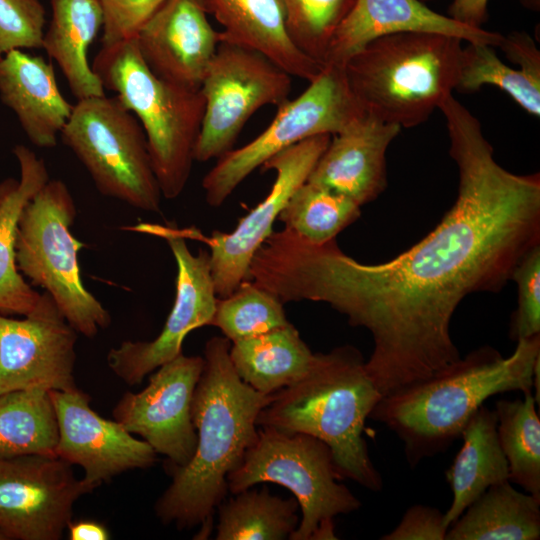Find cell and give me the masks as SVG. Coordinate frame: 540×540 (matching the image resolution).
<instances>
[{"label": "cell", "instance_id": "3957f363", "mask_svg": "<svg viewBox=\"0 0 540 540\" xmlns=\"http://www.w3.org/2000/svg\"><path fill=\"white\" fill-rule=\"evenodd\" d=\"M540 360V335L517 341L503 357L485 345L424 380L382 396L369 418L394 432L404 444L410 466L446 451L474 412L489 397L532 392Z\"/></svg>", "mask_w": 540, "mask_h": 540}, {"label": "cell", "instance_id": "ac0fdd59", "mask_svg": "<svg viewBox=\"0 0 540 540\" xmlns=\"http://www.w3.org/2000/svg\"><path fill=\"white\" fill-rule=\"evenodd\" d=\"M208 14L205 0H165L142 25L134 39L156 76L200 89L221 42Z\"/></svg>", "mask_w": 540, "mask_h": 540}, {"label": "cell", "instance_id": "9c48e42d", "mask_svg": "<svg viewBox=\"0 0 540 540\" xmlns=\"http://www.w3.org/2000/svg\"><path fill=\"white\" fill-rule=\"evenodd\" d=\"M60 136L101 194L139 210L160 211L162 193L145 133L116 96L77 100Z\"/></svg>", "mask_w": 540, "mask_h": 540}, {"label": "cell", "instance_id": "8992f818", "mask_svg": "<svg viewBox=\"0 0 540 540\" xmlns=\"http://www.w3.org/2000/svg\"><path fill=\"white\" fill-rule=\"evenodd\" d=\"M92 68L105 89L139 121L162 196L177 198L185 189L205 110L200 89L176 85L146 65L135 39L102 46Z\"/></svg>", "mask_w": 540, "mask_h": 540}, {"label": "cell", "instance_id": "5b68a950", "mask_svg": "<svg viewBox=\"0 0 540 540\" xmlns=\"http://www.w3.org/2000/svg\"><path fill=\"white\" fill-rule=\"evenodd\" d=\"M462 42L427 32L376 38L343 67L350 91L377 119L401 128L418 126L455 90Z\"/></svg>", "mask_w": 540, "mask_h": 540}, {"label": "cell", "instance_id": "4fadbf2b", "mask_svg": "<svg viewBox=\"0 0 540 540\" xmlns=\"http://www.w3.org/2000/svg\"><path fill=\"white\" fill-rule=\"evenodd\" d=\"M94 489L56 456H0V533L6 540H59L76 501Z\"/></svg>", "mask_w": 540, "mask_h": 540}, {"label": "cell", "instance_id": "277c9868", "mask_svg": "<svg viewBox=\"0 0 540 540\" xmlns=\"http://www.w3.org/2000/svg\"><path fill=\"white\" fill-rule=\"evenodd\" d=\"M381 397L361 352L344 345L328 353H315L301 379L273 393L256 424L320 439L329 446L340 479L348 478L376 492L382 489L383 481L363 432Z\"/></svg>", "mask_w": 540, "mask_h": 540}, {"label": "cell", "instance_id": "74e56055", "mask_svg": "<svg viewBox=\"0 0 540 540\" xmlns=\"http://www.w3.org/2000/svg\"><path fill=\"white\" fill-rule=\"evenodd\" d=\"M449 526L444 513L437 508L422 504L411 506L399 524L382 540H445Z\"/></svg>", "mask_w": 540, "mask_h": 540}, {"label": "cell", "instance_id": "44dd1931", "mask_svg": "<svg viewBox=\"0 0 540 540\" xmlns=\"http://www.w3.org/2000/svg\"><path fill=\"white\" fill-rule=\"evenodd\" d=\"M0 99L39 148L57 145L74 106L61 93L53 65L24 50L0 58Z\"/></svg>", "mask_w": 540, "mask_h": 540}, {"label": "cell", "instance_id": "d590c367", "mask_svg": "<svg viewBox=\"0 0 540 540\" xmlns=\"http://www.w3.org/2000/svg\"><path fill=\"white\" fill-rule=\"evenodd\" d=\"M511 280L518 288V305L510 324L516 342L540 335V244L528 251L516 266Z\"/></svg>", "mask_w": 540, "mask_h": 540}, {"label": "cell", "instance_id": "f35d334b", "mask_svg": "<svg viewBox=\"0 0 540 540\" xmlns=\"http://www.w3.org/2000/svg\"><path fill=\"white\" fill-rule=\"evenodd\" d=\"M499 47L511 62L520 66V70L540 79V52L528 34L512 32L503 36Z\"/></svg>", "mask_w": 540, "mask_h": 540}, {"label": "cell", "instance_id": "52a82bcc", "mask_svg": "<svg viewBox=\"0 0 540 540\" xmlns=\"http://www.w3.org/2000/svg\"><path fill=\"white\" fill-rule=\"evenodd\" d=\"M76 215L67 185L49 179L20 214L16 263L33 285L52 297L78 334L93 338L109 327L111 316L82 282L78 253L84 245L70 230Z\"/></svg>", "mask_w": 540, "mask_h": 540}, {"label": "cell", "instance_id": "e575fe53", "mask_svg": "<svg viewBox=\"0 0 540 540\" xmlns=\"http://www.w3.org/2000/svg\"><path fill=\"white\" fill-rule=\"evenodd\" d=\"M45 25L40 0H0V58L13 50L42 48Z\"/></svg>", "mask_w": 540, "mask_h": 540}, {"label": "cell", "instance_id": "f1b7e54d", "mask_svg": "<svg viewBox=\"0 0 540 540\" xmlns=\"http://www.w3.org/2000/svg\"><path fill=\"white\" fill-rule=\"evenodd\" d=\"M298 502L272 495L268 489H246L220 503L217 540H282L290 538L299 520Z\"/></svg>", "mask_w": 540, "mask_h": 540}, {"label": "cell", "instance_id": "7c38bea8", "mask_svg": "<svg viewBox=\"0 0 540 540\" xmlns=\"http://www.w3.org/2000/svg\"><path fill=\"white\" fill-rule=\"evenodd\" d=\"M134 229L166 240L176 261L177 276L175 300L159 335L151 341H124L107 354L109 368L130 386L141 383L182 353L188 333L210 326L217 301L208 252L201 249L193 254L183 231L174 226L143 223Z\"/></svg>", "mask_w": 540, "mask_h": 540}, {"label": "cell", "instance_id": "2e32d148", "mask_svg": "<svg viewBox=\"0 0 540 540\" xmlns=\"http://www.w3.org/2000/svg\"><path fill=\"white\" fill-rule=\"evenodd\" d=\"M22 319L0 314V394L39 387L77 388L74 378L78 332L44 291Z\"/></svg>", "mask_w": 540, "mask_h": 540}, {"label": "cell", "instance_id": "6da1fadb", "mask_svg": "<svg viewBox=\"0 0 540 540\" xmlns=\"http://www.w3.org/2000/svg\"><path fill=\"white\" fill-rule=\"evenodd\" d=\"M458 166L455 203L440 223L393 259L365 264L336 240L315 245L283 228L252 259L250 277L283 304L323 302L367 329L365 368L387 395L460 359L450 333L461 301L498 292L540 244V175L501 167L479 120L453 95L439 106Z\"/></svg>", "mask_w": 540, "mask_h": 540}, {"label": "cell", "instance_id": "603a6c76", "mask_svg": "<svg viewBox=\"0 0 540 540\" xmlns=\"http://www.w3.org/2000/svg\"><path fill=\"white\" fill-rule=\"evenodd\" d=\"M13 153L20 167V179L0 182V314L5 316L30 314L41 295L20 274L16 263V233L20 214L49 180L43 159L19 144Z\"/></svg>", "mask_w": 540, "mask_h": 540}, {"label": "cell", "instance_id": "f546056e", "mask_svg": "<svg viewBox=\"0 0 540 540\" xmlns=\"http://www.w3.org/2000/svg\"><path fill=\"white\" fill-rule=\"evenodd\" d=\"M523 399L499 400L497 434L509 468V482L540 500V419L532 392Z\"/></svg>", "mask_w": 540, "mask_h": 540}, {"label": "cell", "instance_id": "7a4b0ae2", "mask_svg": "<svg viewBox=\"0 0 540 540\" xmlns=\"http://www.w3.org/2000/svg\"><path fill=\"white\" fill-rule=\"evenodd\" d=\"M230 346L224 336L205 344L203 370L191 404L195 452L186 465L169 468L172 482L155 503L159 520L180 530L208 526L227 494V476L257 439L258 414L273 397L239 378Z\"/></svg>", "mask_w": 540, "mask_h": 540}, {"label": "cell", "instance_id": "ee69618b", "mask_svg": "<svg viewBox=\"0 0 540 540\" xmlns=\"http://www.w3.org/2000/svg\"><path fill=\"white\" fill-rule=\"evenodd\" d=\"M420 1H422V2L426 3V2H429V1H434V0H420Z\"/></svg>", "mask_w": 540, "mask_h": 540}, {"label": "cell", "instance_id": "836d02e7", "mask_svg": "<svg viewBox=\"0 0 540 540\" xmlns=\"http://www.w3.org/2000/svg\"><path fill=\"white\" fill-rule=\"evenodd\" d=\"M355 2L356 0H285L286 25L292 42L301 52L322 65L333 34Z\"/></svg>", "mask_w": 540, "mask_h": 540}, {"label": "cell", "instance_id": "ffe728a7", "mask_svg": "<svg viewBox=\"0 0 540 540\" xmlns=\"http://www.w3.org/2000/svg\"><path fill=\"white\" fill-rule=\"evenodd\" d=\"M401 127L363 111L331 136L307 181L363 206L386 188V152Z\"/></svg>", "mask_w": 540, "mask_h": 540}, {"label": "cell", "instance_id": "60d3db41", "mask_svg": "<svg viewBox=\"0 0 540 540\" xmlns=\"http://www.w3.org/2000/svg\"><path fill=\"white\" fill-rule=\"evenodd\" d=\"M70 540H108L110 533L108 528L95 520L80 519L71 521L68 526Z\"/></svg>", "mask_w": 540, "mask_h": 540}, {"label": "cell", "instance_id": "8d00e7d4", "mask_svg": "<svg viewBox=\"0 0 540 540\" xmlns=\"http://www.w3.org/2000/svg\"><path fill=\"white\" fill-rule=\"evenodd\" d=\"M165 0H99L103 15L102 46L134 39Z\"/></svg>", "mask_w": 540, "mask_h": 540}, {"label": "cell", "instance_id": "1f68e13d", "mask_svg": "<svg viewBox=\"0 0 540 540\" xmlns=\"http://www.w3.org/2000/svg\"><path fill=\"white\" fill-rule=\"evenodd\" d=\"M484 85L498 87L527 113L540 116V79L504 64L490 45L467 43L462 47L455 90L473 93Z\"/></svg>", "mask_w": 540, "mask_h": 540}, {"label": "cell", "instance_id": "ba28073f", "mask_svg": "<svg viewBox=\"0 0 540 540\" xmlns=\"http://www.w3.org/2000/svg\"><path fill=\"white\" fill-rule=\"evenodd\" d=\"M338 480L326 443L271 427L258 430L240 465L227 476L228 490L233 494L265 482L289 489L302 511L291 540H312L335 516L359 509L360 500Z\"/></svg>", "mask_w": 540, "mask_h": 540}, {"label": "cell", "instance_id": "484cf974", "mask_svg": "<svg viewBox=\"0 0 540 540\" xmlns=\"http://www.w3.org/2000/svg\"><path fill=\"white\" fill-rule=\"evenodd\" d=\"M229 355L239 378L265 395L301 379L315 357L291 323L231 343Z\"/></svg>", "mask_w": 540, "mask_h": 540}, {"label": "cell", "instance_id": "d6a6232c", "mask_svg": "<svg viewBox=\"0 0 540 540\" xmlns=\"http://www.w3.org/2000/svg\"><path fill=\"white\" fill-rule=\"evenodd\" d=\"M289 323L283 303L249 279L230 295L217 298L210 326L219 328L233 343Z\"/></svg>", "mask_w": 540, "mask_h": 540}, {"label": "cell", "instance_id": "ab89813d", "mask_svg": "<svg viewBox=\"0 0 540 540\" xmlns=\"http://www.w3.org/2000/svg\"><path fill=\"white\" fill-rule=\"evenodd\" d=\"M488 0H453L448 16L475 28H482L488 19Z\"/></svg>", "mask_w": 540, "mask_h": 540}, {"label": "cell", "instance_id": "30bf717a", "mask_svg": "<svg viewBox=\"0 0 540 540\" xmlns=\"http://www.w3.org/2000/svg\"><path fill=\"white\" fill-rule=\"evenodd\" d=\"M298 97L280 105L268 125L252 141L217 159L202 180L205 200L221 206L257 168L277 153L316 135H334L364 110L348 86L344 68L323 66Z\"/></svg>", "mask_w": 540, "mask_h": 540}, {"label": "cell", "instance_id": "7402d4cb", "mask_svg": "<svg viewBox=\"0 0 540 540\" xmlns=\"http://www.w3.org/2000/svg\"><path fill=\"white\" fill-rule=\"evenodd\" d=\"M222 26L221 41L268 57L292 77L313 81L323 66L301 52L286 25L285 0H205Z\"/></svg>", "mask_w": 540, "mask_h": 540}, {"label": "cell", "instance_id": "4dcf8cb0", "mask_svg": "<svg viewBox=\"0 0 540 540\" xmlns=\"http://www.w3.org/2000/svg\"><path fill=\"white\" fill-rule=\"evenodd\" d=\"M360 214L361 206L353 200L306 181L290 197L277 220L307 242L321 245L335 240Z\"/></svg>", "mask_w": 540, "mask_h": 540}, {"label": "cell", "instance_id": "8fae6325", "mask_svg": "<svg viewBox=\"0 0 540 540\" xmlns=\"http://www.w3.org/2000/svg\"><path fill=\"white\" fill-rule=\"evenodd\" d=\"M291 79L260 52L221 41L200 86L205 110L195 161L219 159L232 150L256 111L289 99Z\"/></svg>", "mask_w": 540, "mask_h": 540}, {"label": "cell", "instance_id": "9a60e30c", "mask_svg": "<svg viewBox=\"0 0 540 540\" xmlns=\"http://www.w3.org/2000/svg\"><path fill=\"white\" fill-rule=\"evenodd\" d=\"M203 365V357L180 353L159 366L141 391L124 393L112 411L128 432L166 456L169 467L186 465L195 452L191 404Z\"/></svg>", "mask_w": 540, "mask_h": 540}, {"label": "cell", "instance_id": "b9f144b4", "mask_svg": "<svg viewBox=\"0 0 540 540\" xmlns=\"http://www.w3.org/2000/svg\"><path fill=\"white\" fill-rule=\"evenodd\" d=\"M522 4L527 8L538 11L540 6V0H521Z\"/></svg>", "mask_w": 540, "mask_h": 540}, {"label": "cell", "instance_id": "83f0119b", "mask_svg": "<svg viewBox=\"0 0 540 540\" xmlns=\"http://www.w3.org/2000/svg\"><path fill=\"white\" fill-rule=\"evenodd\" d=\"M58 438L49 391L31 387L0 394V456H56Z\"/></svg>", "mask_w": 540, "mask_h": 540}, {"label": "cell", "instance_id": "d4e9b609", "mask_svg": "<svg viewBox=\"0 0 540 540\" xmlns=\"http://www.w3.org/2000/svg\"><path fill=\"white\" fill-rule=\"evenodd\" d=\"M461 449L445 472L453 493L444 513L450 527L490 486L509 481V468L497 434L494 410L481 405L461 432Z\"/></svg>", "mask_w": 540, "mask_h": 540}, {"label": "cell", "instance_id": "e0dca14e", "mask_svg": "<svg viewBox=\"0 0 540 540\" xmlns=\"http://www.w3.org/2000/svg\"><path fill=\"white\" fill-rule=\"evenodd\" d=\"M59 438L56 457L77 465L83 479L98 488L115 476L133 469H145L157 460V453L116 420L102 417L90 406V396L78 387L49 391Z\"/></svg>", "mask_w": 540, "mask_h": 540}, {"label": "cell", "instance_id": "7bdbcfd3", "mask_svg": "<svg viewBox=\"0 0 540 540\" xmlns=\"http://www.w3.org/2000/svg\"><path fill=\"white\" fill-rule=\"evenodd\" d=\"M0 540H6L5 537L0 533Z\"/></svg>", "mask_w": 540, "mask_h": 540}, {"label": "cell", "instance_id": "d6986e66", "mask_svg": "<svg viewBox=\"0 0 540 540\" xmlns=\"http://www.w3.org/2000/svg\"><path fill=\"white\" fill-rule=\"evenodd\" d=\"M402 32L438 33L492 47L499 46L503 39L498 32L471 27L442 15L420 0H356L333 34L322 65L344 67L369 42Z\"/></svg>", "mask_w": 540, "mask_h": 540}, {"label": "cell", "instance_id": "4316f807", "mask_svg": "<svg viewBox=\"0 0 540 540\" xmlns=\"http://www.w3.org/2000/svg\"><path fill=\"white\" fill-rule=\"evenodd\" d=\"M540 500L507 480L490 486L448 528L445 540H538Z\"/></svg>", "mask_w": 540, "mask_h": 540}, {"label": "cell", "instance_id": "cb8c5ba5", "mask_svg": "<svg viewBox=\"0 0 540 540\" xmlns=\"http://www.w3.org/2000/svg\"><path fill=\"white\" fill-rule=\"evenodd\" d=\"M50 4L52 17L42 49L57 63L76 100L106 95L88 59L89 47L103 29L99 0H50Z\"/></svg>", "mask_w": 540, "mask_h": 540}, {"label": "cell", "instance_id": "5bb4252c", "mask_svg": "<svg viewBox=\"0 0 540 540\" xmlns=\"http://www.w3.org/2000/svg\"><path fill=\"white\" fill-rule=\"evenodd\" d=\"M330 134L307 138L271 157L262 166L276 177L268 195L242 217L229 233L215 230L205 239L210 248L211 275L216 295H230L249 280L252 259L274 231L273 224L293 193L304 184L327 148Z\"/></svg>", "mask_w": 540, "mask_h": 540}]
</instances>
